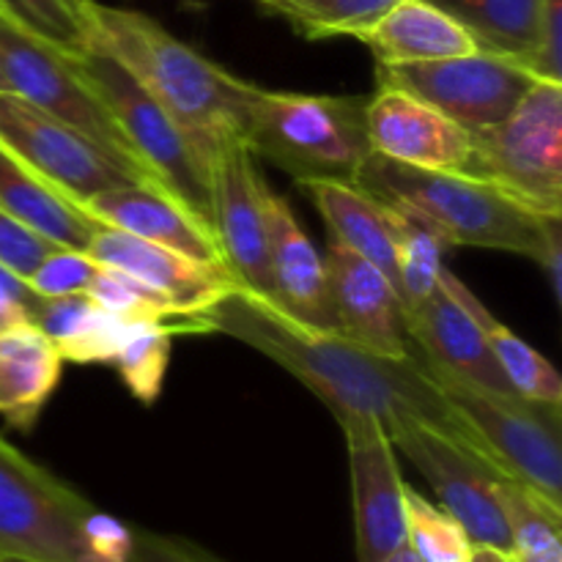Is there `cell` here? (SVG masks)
Here are the masks:
<instances>
[{
    "label": "cell",
    "instance_id": "obj_1",
    "mask_svg": "<svg viewBox=\"0 0 562 562\" xmlns=\"http://www.w3.org/2000/svg\"><path fill=\"white\" fill-rule=\"evenodd\" d=\"M203 318L209 333L231 335L283 366L313 390L333 415H371L382 423L387 437L406 420L426 423L483 456L477 439L448 404L417 349L409 357H390L346 338L344 333L307 329L280 313L272 302L239 289L220 300Z\"/></svg>",
    "mask_w": 562,
    "mask_h": 562
},
{
    "label": "cell",
    "instance_id": "obj_2",
    "mask_svg": "<svg viewBox=\"0 0 562 562\" xmlns=\"http://www.w3.org/2000/svg\"><path fill=\"white\" fill-rule=\"evenodd\" d=\"M88 38L108 53L181 130L198 143L203 157L228 137H241L245 104L252 82L228 75L168 27L132 9L86 3Z\"/></svg>",
    "mask_w": 562,
    "mask_h": 562
},
{
    "label": "cell",
    "instance_id": "obj_3",
    "mask_svg": "<svg viewBox=\"0 0 562 562\" xmlns=\"http://www.w3.org/2000/svg\"><path fill=\"white\" fill-rule=\"evenodd\" d=\"M351 184L426 220L450 247L516 252L541 263L560 291V217H543L477 176L415 168L373 151L357 168Z\"/></svg>",
    "mask_w": 562,
    "mask_h": 562
},
{
    "label": "cell",
    "instance_id": "obj_4",
    "mask_svg": "<svg viewBox=\"0 0 562 562\" xmlns=\"http://www.w3.org/2000/svg\"><path fill=\"white\" fill-rule=\"evenodd\" d=\"M366 97L267 91L252 86L245 104L241 140L302 181H355L371 154Z\"/></svg>",
    "mask_w": 562,
    "mask_h": 562
},
{
    "label": "cell",
    "instance_id": "obj_5",
    "mask_svg": "<svg viewBox=\"0 0 562 562\" xmlns=\"http://www.w3.org/2000/svg\"><path fill=\"white\" fill-rule=\"evenodd\" d=\"M461 173L477 176L543 217L562 214V82L536 80L508 119L470 132Z\"/></svg>",
    "mask_w": 562,
    "mask_h": 562
},
{
    "label": "cell",
    "instance_id": "obj_6",
    "mask_svg": "<svg viewBox=\"0 0 562 562\" xmlns=\"http://www.w3.org/2000/svg\"><path fill=\"white\" fill-rule=\"evenodd\" d=\"M75 66L82 80L108 104L137 162L170 198L212 228L209 159L198 143L99 47L91 44L75 55Z\"/></svg>",
    "mask_w": 562,
    "mask_h": 562
},
{
    "label": "cell",
    "instance_id": "obj_7",
    "mask_svg": "<svg viewBox=\"0 0 562 562\" xmlns=\"http://www.w3.org/2000/svg\"><path fill=\"white\" fill-rule=\"evenodd\" d=\"M428 368V366H426ZM456 415L464 420L483 456L503 475L562 510L560 409L516 393H494L428 368Z\"/></svg>",
    "mask_w": 562,
    "mask_h": 562
},
{
    "label": "cell",
    "instance_id": "obj_8",
    "mask_svg": "<svg viewBox=\"0 0 562 562\" xmlns=\"http://www.w3.org/2000/svg\"><path fill=\"white\" fill-rule=\"evenodd\" d=\"M93 505L0 437V562H97L86 543Z\"/></svg>",
    "mask_w": 562,
    "mask_h": 562
},
{
    "label": "cell",
    "instance_id": "obj_9",
    "mask_svg": "<svg viewBox=\"0 0 562 562\" xmlns=\"http://www.w3.org/2000/svg\"><path fill=\"white\" fill-rule=\"evenodd\" d=\"M0 148L77 209L119 187H157L80 130L11 91H0Z\"/></svg>",
    "mask_w": 562,
    "mask_h": 562
},
{
    "label": "cell",
    "instance_id": "obj_10",
    "mask_svg": "<svg viewBox=\"0 0 562 562\" xmlns=\"http://www.w3.org/2000/svg\"><path fill=\"white\" fill-rule=\"evenodd\" d=\"M0 69H3L11 93L27 99L31 104L42 108L44 113L66 121V124L80 130L82 135L97 140L99 146H104L110 154H115V157L130 162L132 168H137L151 179V173L137 162L135 151L126 143L121 126L115 124L108 104L80 77L75 66V55L47 47L44 42L11 25L5 16H0Z\"/></svg>",
    "mask_w": 562,
    "mask_h": 562
},
{
    "label": "cell",
    "instance_id": "obj_11",
    "mask_svg": "<svg viewBox=\"0 0 562 562\" xmlns=\"http://www.w3.org/2000/svg\"><path fill=\"white\" fill-rule=\"evenodd\" d=\"M390 442L431 483L439 505L464 527L472 547L497 549L503 554L514 552L508 521L494 492L499 477L508 475H503L481 453L445 437L426 423H401L390 434Z\"/></svg>",
    "mask_w": 562,
    "mask_h": 562
},
{
    "label": "cell",
    "instance_id": "obj_12",
    "mask_svg": "<svg viewBox=\"0 0 562 562\" xmlns=\"http://www.w3.org/2000/svg\"><path fill=\"white\" fill-rule=\"evenodd\" d=\"M376 80L423 99L467 132H475L508 119L538 77L519 60L477 49L428 64L376 66Z\"/></svg>",
    "mask_w": 562,
    "mask_h": 562
},
{
    "label": "cell",
    "instance_id": "obj_13",
    "mask_svg": "<svg viewBox=\"0 0 562 562\" xmlns=\"http://www.w3.org/2000/svg\"><path fill=\"white\" fill-rule=\"evenodd\" d=\"M267 179L256 168V154L241 137H228L209 159L212 234L225 272L236 289L272 302L267 252ZM274 305V302H272Z\"/></svg>",
    "mask_w": 562,
    "mask_h": 562
},
{
    "label": "cell",
    "instance_id": "obj_14",
    "mask_svg": "<svg viewBox=\"0 0 562 562\" xmlns=\"http://www.w3.org/2000/svg\"><path fill=\"white\" fill-rule=\"evenodd\" d=\"M349 448L357 562H382L406 543L404 477L382 423L360 412L335 415Z\"/></svg>",
    "mask_w": 562,
    "mask_h": 562
},
{
    "label": "cell",
    "instance_id": "obj_15",
    "mask_svg": "<svg viewBox=\"0 0 562 562\" xmlns=\"http://www.w3.org/2000/svg\"><path fill=\"white\" fill-rule=\"evenodd\" d=\"M475 300L477 296L453 272L442 269L437 289L423 302L406 307L412 346L434 371L450 373L494 393H514L488 349L475 316Z\"/></svg>",
    "mask_w": 562,
    "mask_h": 562
},
{
    "label": "cell",
    "instance_id": "obj_16",
    "mask_svg": "<svg viewBox=\"0 0 562 562\" xmlns=\"http://www.w3.org/2000/svg\"><path fill=\"white\" fill-rule=\"evenodd\" d=\"M88 256L102 267H113L132 274L148 289L162 294L181 316L192 318L201 327V333H209L206 318H203L206 311H212L220 300H225L236 289V283L223 267L195 261V258L151 245V241L137 239V236L102 223H97V228H93Z\"/></svg>",
    "mask_w": 562,
    "mask_h": 562
},
{
    "label": "cell",
    "instance_id": "obj_17",
    "mask_svg": "<svg viewBox=\"0 0 562 562\" xmlns=\"http://www.w3.org/2000/svg\"><path fill=\"white\" fill-rule=\"evenodd\" d=\"M366 132L373 154L415 168L464 170L470 159V132L401 88H376L366 102Z\"/></svg>",
    "mask_w": 562,
    "mask_h": 562
},
{
    "label": "cell",
    "instance_id": "obj_18",
    "mask_svg": "<svg viewBox=\"0 0 562 562\" xmlns=\"http://www.w3.org/2000/svg\"><path fill=\"white\" fill-rule=\"evenodd\" d=\"M324 263L338 333L382 355L409 357L415 346L406 329V305L387 274L338 241H329Z\"/></svg>",
    "mask_w": 562,
    "mask_h": 562
},
{
    "label": "cell",
    "instance_id": "obj_19",
    "mask_svg": "<svg viewBox=\"0 0 562 562\" xmlns=\"http://www.w3.org/2000/svg\"><path fill=\"white\" fill-rule=\"evenodd\" d=\"M263 209L274 307L307 329L338 333L324 256L302 231L291 203L272 187L263 192Z\"/></svg>",
    "mask_w": 562,
    "mask_h": 562
},
{
    "label": "cell",
    "instance_id": "obj_20",
    "mask_svg": "<svg viewBox=\"0 0 562 562\" xmlns=\"http://www.w3.org/2000/svg\"><path fill=\"white\" fill-rule=\"evenodd\" d=\"M80 212L97 223L137 236V239L168 247V250L212 263V267H223V256H220L212 228L203 225L195 214L187 212L176 198H170L159 187H119V190L102 192V195L86 201Z\"/></svg>",
    "mask_w": 562,
    "mask_h": 562
},
{
    "label": "cell",
    "instance_id": "obj_21",
    "mask_svg": "<svg viewBox=\"0 0 562 562\" xmlns=\"http://www.w3.org/2000/svg\"><path fill=\"white\" fill-rule=\"evenodd\" d=\"M360 38L376 66L428 64L477 53L470 33L431 0H401Z\"/></svg>",
    "mask_w": 562,
    "mask_h": 562
},
{
    "label": "cell",
    "instance_id": "obj_22",
    "mask_svg": "<svg viewBox=\"0 0 562 562\" xmlns=\"http://www.w3.org/2000/svg\"><path fill=\"white\" fill-rule=\"evenodd\" d=\"M64 376V360L31 322L0 333V417L31 431Z\"/></svg>",
    "mask_w": 562,
    "mask_h": 562
},
{
    "label": "cell",
    "instance_id": "obj_23",
    "mask_svg": "<svg viewBox=\"0 0 562 562\" xmlns=\"http://www.w3.org/2000/svg\"><path fill=\"white\" fill-rule=\"evenodd\" d=\"M300 187L322 212L333 241L382 269L390 283L398 289V261H395L390 209L351 181H302Z\"/></svg>",
    "mask_w": 562,
    "mask_h": 562
},
{
    "label": "cell",
    "instance_id": "obj_24",
    "mask_svg": "<svg viewBox=\"0 0 562 562\" xmlns=\"http://www.w3.org/2000/svg\"><path fill=\"white\" fill-rule=\"evenodd\" d=\"M0 209L53 245L71 247V250L88 252L97 228V220L82 214L75 203L44 184L5 148H0Z\"/></svg>",
    "mask_w": 562,
    "mask_h": 562
},
{
    "label": "cell",
    "instance_id": "obj_25",
    "mask_svg": "<svg viewBox=\"0 0 562 562\" xmlns=\"http://www.w3.org/2000/svg\"><path fill=\"white\" fill-rule=\"evenodd\" d=\"M132 318L99 307L86 294L42 296L33 307L31 324H36L64 362H110L124 340Z\"/></svg>",
    "mask_w": 562,
    "mask_h": 562
},
{
    "label": "cell",
    "instance_id": "obj_26",
    "mask_svg": "<svg viewBox=\"0 0 562 562\" xmlns=\"http://www.w3.org/2000/svg\"><path fill=\"white\" fill-rule=\"evenodd\" d=\"M472 36L481 53L519 60L532 71L541 44L543 0H431Z\"/></svg>",
    "mask_w": 562,
    "mask_h": 562
},
{
    "label": "cell",
    "instance_id": "obj_27",
    "mask_svg": "<svg viewBox=\"0 0 562 562\" xmlns=\"http://www.w3.org/2000/svg\"><path fill=\"white\" fill-rule=\"evenodd\" d=\"M508 521L516 562H562V510L552 508L514 477H499L494 486Z\"/></svg>",
    "mask_w": 562,
    "mask_h": 562
},
{
    "label": "cell",
    "instance_id": "obj_28",
    "mask_svg": "<svg viewBox=\"0 0 562 562\" xmlns=\"http://www.w3.org/2000/svg\"><path fill=\"white\" fill-rule=\"evenodd\" d=\"M475 316L481 322L483 335H486V344L492 349L494 360L503 368L505 379L514 387L516 395L527 401H536L543 406H558L562 404V379L558 368L541 355V351L532 349L527 340H521L519 335L510 333L503 322L492 316V313L483 307L481 300H475Z\"/></svg>",
    "mask_w": 562,
    "mask_h": 562
},
{
    "label": "cell",
    "instance_id": "obj_29",
    "mask_svg": "<svg viewBox=\"0 0 562 562\" xmlns=\"http://www.w3.org/2000/svg\"><path fill=\"white\" fill-rule=\"evenodd\" d=\"M387 206V203H384ZM390 209V225L395 239V261H398V291L406 307L426 300L442 274V256L448 239L434 225L404 209Z\"/></svg>",
    "mask_w": 562,
    "mask_h": 562
},
{
    "label": "cell",
    "instance_id": "obj_30",
    "mask_svg": "<svg viewBox=\"0 0 562 562\" xmlns=\"http://www.w3.org/2000/svg\"><path fill=\"white\" fill-rule=\"evenodd\" d=\"M173 333L179 329L162 322H130L124 340L110 360L140 404H154L162 393Z\"/></svg>",
    "mask_w": 562,
    "mask_h": 562
},
{
    "label": "cell",
    "instance_id": "obj_31",
    "mask_svg": "<svg viewBox=\"0 0 562 562\" xmlns=\"http://www.w3.org/2000/svg\"><path fill=\"white\" fill-rule=\"evenodd\" d=\"M401 0H263L307 38L362 36Z\"/></svg>",
    "mask_w": 562,
    "mask_h": 562
},
{
    "label": "cell",
    "instance_id": "obj_32",
    "mask_svg": "<svg viewBox=\"0 0 562 562\" xmlns=\"http://www.w3.org/2000/svg\"><path fill=\"white\" fill-rule=\"evenodd\" d=\"M88 0H0V16L66 55L91 47L86 22Z\"/></svg>",
    "mask_w": 562,
    "mask_h": 562
},
{
    "label": "cell",
    "instance_id": "obj_33",
    "mask_svg": "<svg viewBox=\"0 0 562 562\" xmlns=\"http://www.w3.org/2000/svg\"><path fill=\"white\" fill-rule=\"evenodd\" d=\"M86 296H91L99 307L115 313L121 318H132V322H162L176 327L179 333H201L192 318L181 316L162 294L148 289L132 274L121 272V269L102 267L99 263L93 272L91 283H88Z\"/></svg>",
    "mask_w": 562,
    "mask_h": 562
},
{
    "label": "cell",
    "instance_id": "obj_34",
    "mask_svg": "<svg viewBox=\"0 0 562 562\" xmlns=\"http://www.w3.org/2000/svg\"><path fill=\"white\" fill-rule=\"evenodd\" d=\"M406 543L420 554L423 562H470L472 541L464 527L417 488L404 486Z\"/></svg>",
    "mask_w": 562,
    "mask_h": 562
},
{
    "label": "cell",
    "instance_id": "obj_35",
    "mask_svg": "<svg viewBox=\"0 0 562 562\" xmlns=\"http://www.w3.org/2000/svg\"><path fill=\"white\" fill-rule=\"evenodd\" d=\"M99 263L86 250H71V247H53L44 256V261L33 269L25 280L33 294L38 296H66L86 294L93 272Z\"/></svg>",
    "mask_w": 562,
    "mask_h": 562
},
{
    "label": "cell",
    "instance_id": "obj_36",
    "mask_svg": "<svg viewBox=\"0 0 562 562\" xmlns=\"http://www.w3.org/2000/svg\"><path fill=\"white\" fill-rule=\"evenodd\" d=\"M53 247V241H47L44 236H38L36 231H31L27 225H22L20 220H14L11 214H5L0 209V263H3L9 272H14L16 278L27 280L33 274V269L44 261Z\"/></svg>",
    "mask_w": 562,
    "mask_h": 562
},
{
    "label": "cell",
    "instance_id": "obj_37",
    "mask_svg": "<svg viewBox=\"0 0 562 562\" xmlns=\"http://www.w3.org/2000/svg\"><path fill=\"white\" fill-rule=\"evenodd\" d=\"M86 543L97 562H126L135 547V532L110 514L93 510L86 521Z\"/></svg>",
    "mask_w": 562,
    "mask_h": 562
},
{
    "label": "cell",
    "instance_id": "obj_38",
    "mask_svg": "<svg viewBox=\"0 0 562 562\" xmlns=\"http://www.w3.org/2000/svg\"><path fill=\"white\" fill-rule=\"evenodd\" d=\"M532 75L538 80L562 82V0H543L541 44L532 60Z\"/></svg>",
    "mask_w": 562,
    "mask_h": 562
},
{
    "label": "cell",
    "instance_id": "obj_39",
    "mask_svg": "<svg viewBox=\"0 0 562 562\" xmlns=\"http://www.w3.org/2000/svg\"><path fill=\"white\" fill-rule=\"evenodd\" d=\"M126 562H201V552L170 538L140 532L135 536V547Z\"/></svg>",
    "mask_w": 562,
    "mask_h": 562
},
{
    "label": "cell",
    "instance_id": "obj_40",
    "mask_svg": "<svg viewBox=\"0 0 562 562\" xmlns=\"http://www.w3.org/2000/svg\"><path fill=\"white\" fill-rule=\"evenodd\" d=\"M0 289H3L5 294H11V296H14V300L20 302L22 307H25L27 318H31L33 307H36V305H38V300H42V296H38V294H33V291H31V285H27L25 280H22V278H16L14 272H9V269H5L3 263H0Z\"/></svg>",
    "mask_w": 562,
    "mask_h": 562
},
{
    "label": "cell",
    "instance_id": "obj_41",
    "mask_svg": "<svg viewBox=\"0 0 562 562\" xmlns=\"http://www.w3.org/2000/svg\"><path fill=\"white\" fill-rule=\"evenodd\" d=\"M22 322H31L25 313V307H22L14 296L5 294V291L0 289V333H5V329L16 327V324H22Z\"/></svg>",
    "mask_w": 562,
    "mask_h": 562
},
{
    "label": "cell",
    "instance_id": "obj_42",
    "mask_svg": "<svg viewBox=\"0 0 562 562\" xmlns=\"http://www.w3.org/2000/svg\"><path fill=\"white\" fill-rule=\"evenodd\" d=\"M510 554L497 552V549H486V547H475L472 549L470 562H508Z\"/></svg>",
    "mask_w": 562,
    "mask_h": 562
},
{
    "label": "cell",
    "instance_id": "obj_43",
    "mask_svg": "<svg viewBox=\"0 0 562 562\" xmlns=\"http://www.w3.org/2000/svg\"><path fill=\"white\" fill-rule=\"evenodd\" d=\"M382 562H423V560H420V554H417L415 549L409 547V543H404V547L395 549V552L390 554L387 560H382Z\"/></svg>",
    "mask_w": 562,
    "mask_h": 562
},
{
    "label": "cell",
    "instance_id": "obj_44",
    "mask_svg": "<svg viewBox=\"0 0 562 562\" xmlns=\"http://www.w3.org/2000/svg\"><path fill=\"white\" fill-rule=\"evenodd\" d=\"M0 91H9V82H5V75H3V69H0Z\"/></svg>",
    "mask_w": 562,
    "mask_h": 562
},
{
    "label": "cell",
    "instance_id": "obj_45",
    "mask_svg": "<svg viewBox=\"0 0 562 562\" xmlns=\"http://www.w3.org/2000/svg\"><path fill=\"white\" fill-rule=\"evenodd\" d=\"M201 562H214V560L209 558V554H203V552H201Z\"/></svg>",
    "mask_w": 562,
    "mask_h": 562
},
{
    "label": "cell",
    "instance_id": "obj_46",
    "mask_svg": "<svg viewBox=\"0 0 562 562\" xmlns=\"http://www.w3.org/2000/svg\"><path fill=\"white\" fill-rule=\"evenodd\" d=\"M3 562H20V560H3Z\"/></svg>",
    "mask_w": 562,
    "mask_h": 562
},
{
    "label": "cell",
    "instance_id": "obj_47",
    "mask_svg": "<svg viewBox=\"0 0 562 562\" xmlns=\"http://www.w3.org/2000/svg\"><path fill=\"white\" fill-rule=\"evenodd\" d=\"M508 562H516V560H514V558H508Z\"/></svg>",
    "mask_w": 562,
    "mask_h": 562
},
{
    "label": "cell",
    "instance_id": "obj_48",
    "mask_svg": "<svg viewBox=\"0 0 562 562\" xmlns=\"http://www.w3.org/2000/svg\"><path fill=\"white\" fill-rule=\"evenodd\" d=\"M258 3H261V0H258Z\"/></svg>",
    "mask_w": 562,
    "mask_h": 562
}]
</instances>
